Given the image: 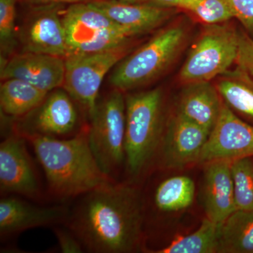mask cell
Listing matches in <instances>:
<instances>
[{
  "mask_svg": "<svg viewBox=\"0 0 253 253\" xmlns=\"http://www.w3.org/2000/svg\"><path fill=\"white\" fill-rule=\"evenodd\" d=\"M144 221L140 191L115 181L80 196L65 225L87 252L129 253L141 249Z\"/></svg>",
  "mask_w": 253,
  "mask_h": 253,
  "instance_id": "1",
  "label": "cell"
},
{
  "mask_svg": "<svg viewBox=\"0 0 253 253\" xmlns=\"http://www.w3.org/2000/svg\"><path fill=\"white\" fill-rule=\"evenodd\" d=\"M88 128L66 139L23 136L44 170L51 197L76 199L116 181L106 175L96 162L89 146Z\"/></svg>",
  "mask_w": 253,
  "mask_h": 253,
  "instance_id": "2",
  "label": "cell"
},
{
  "mask_svg": "<svg viewBox=\"0 0 253 253\" xmlns=\"http://www.w3.org/2000/svg\"><path fill=\"white\" fill-rule=\"evenodd\" d=\"M126 172L137 180L158 154L163 133V91L159 88L129 95L126 99Z\"/></svg>",
  "mask_w": 253,
  "mask_h": 253,
  "instance_id": "3",
  "label": "cell"
},
{
  "mask_svg": "<svg viewBox=\"0 0 253 253\" xmlns=\"http://www.w3.org/2000/svg\"><path fill=\"white\" fill-rule=\"evenodd\" d=\"M186 39L184 28L173 26L160 31L136 51L123 58L111 73L115 89L129 90L149 84L174 62Z\"/></svg>",
  "mask_w": 253,
  "mask_h": 253,
  "instance_id": "4",
  "label": "cell"
},
{
  "mask_svg": "<svg viewBox=\"0 0 253 253\" xmlns=\"http://www.w3.org/2000/svg\"><path fill=\"white\" fill-rule=\"evenodd\" d=\"M126 104L122 91L113 89L100 101L90 118L88 139L101 170L116 181L126 162Z\"/></svg>",
  "mask_w": 253,
  "mask_h": 253,
  "instance_id": "5",
  "label": "cell"
},
{
  "mask_svg": "<svg viewBox=\"0 0 253 253\" xmlns=\"http://www.w3.org/2000/svg\"><path fill=\"white\" fill-rule=\"evenodd\" d=\"M68 56L94 54L126 44L136 36L89 2L72 4L62 18ZM67 56V57H68Z\"/></svg>",
  "mask_w": 253,
  "mask_h": 253,
  "instance_id": "6",
  "label": "cell"
},
{
  "mask_svg": "<svg viewBox=\"0 0 253 253\" xmlns=\"http://www.w3.org/2000/svg\"><path fill=\"white\" fill-rule=\"evenodd\" d=\"M238 41L239 32L234 28L221 23L208 24L181 68V83L211 82L224 74L235 63Z\"/></svg>",
  "mask_w": 253,
  "mask_h": 253,
  "instance_id": "7",
  "label": "cell"
},
{
  "mask_svg": "<svg viewBox=\"0 0 253 253\" xmlns=\"http://www.w3.org/2000/svg\"><path fill=\"white\" fill-rule=\"evenodd\" d=\"M126 44L114 49L76 55L65 59L63 87L91 118L97 104L98 94L106 75L126 56Z\"/></svg>",
  "mask_w": 253,
  "mask_h": 253,
  "instance_id": "8",
  "label": "cell"
},
{
  "mask_svg": "<svg viewBox=\"0 0 253 253\" xmlns=\"http://www.w3.org/2000/svg\"><path fill=\"white\" fill-rule=\"evenodd\" d=\"M23 136L12 133L0 144V191L39 201L43 199L36 166Z\"/></svg>",
  "mask_w": 253,
  "mask_h": 253,
  "instance_id": "9",
  "label": "cell"
},
{
  "mask_svg": "<svg viewBox=\"0 0 253 253\" xmlns=\"http://www.w3.org/2000/svg\"><path fill=\"white\" fill-rule=\"evenodd\" d=\"M74 101L66 90L51 91L40 106L24 116L22 126L16 128L14 132L22 136L58 139L76 135L79 116Z\"/></svg>",
  "mask_w": 253,
  "mask_h": 253,
  "instance_id": "10",
  "label": "cell"
},
{
  "mask_svg": "<svg viewBox=\"0 0 253 253\" xmlns=\"http://www.w3.org/2000/svg\"><path fill=\"white\" fill-rule=\"evenodd\" d=\"M253 156V126L240 119L224 103L199 162L232 161Z\"/></svg>",
  "mask_w": 253,
  "mask_h": 253,
  "instance_id": "11",
  "label": "cell"
},
{
  "mask_svg": "<svg viewBox=\"0 0 253 253\" xmlns=\"http://www.w3.org/2000/svg\"><path fill=\"white\" fill-rule=\"evenodd\" d=\"M71 208L66 205L36 206L16 197L0 200V235L8 237L34 228L65 224Z\"/></svg>",
  "mask_w": 253,
  "mask_h": 253,
  "instance_id": "12",
  "label": "cell"
},
{
  "mask_svg": "<svg viewBox=\"0 0 253 253\" xmlns=\"http://www.w3.org/2000/svg\"><path fill=\"white\" fill-rule=\"evenodd\" d=\"M210 132L176 113L163 133L158 154L166 168H183L199 162Z\"/></svg>",
  "mask_w": 253,
  "mask_h": 253,
  "instance_id": "13",
  "label": "cell"
},
{
  "mask_svg": "<svg viewBox=\"0 0 253 253\" xmlns=\"http://www.w3.org/2000/svg\"><path fill=\"white\" fill-rule=\"evenodd\" d=\"M65 71L64 58L26 51L4 63L1 78L22 80L49 93L63 85Z\"/></svg>",
  "mask_w": 253,
  "mask_h": 253,
  "instance_id": "14",
  "label": "cell"
},
{
  "mask_svg": "<svg viewBox=\"0 0 253 253\" xmlns=\"http://www.w3.org/2000/svg\"><path fill=\"white\" fill-rule=\"evenodd\" d=\"M230 161L206 163L204 202L208 219L217 224L225 221L236 210Z\"/></svg>",
  "mask_w": 253,
  "mask_h": 253,
  "instance_id": "15",
  "label": "cell"
},
{
  "mask_svg": "<svg viewBox=\"0 0 253 253\" xmlns=\"http://www.w3.org/2000/svg\"><path fill=\"white\" fill-rule=\"evenodd\" d=\"M26 51L66 59L68 50L66 31L57 10H42L30 20L24 33Z\"/></svg>",
  "mask_w": 253,
  "mask_h": 253,
  "instance_id": "16",
  "label": "cell"
},
{
  "mask_svg": "<svg viewBox=\"0 0 253 253\" xmlns=\"http://www.w3.org/2000/svg\"><path fill=\"white\" fill-rule=\"evenodd\" d=\"M91 4L136 36L158 28L170 16V11L156 4L98 0Z\"/></svg>",
  "mask_w": 253,
  "mask_h": 253,
  "instance_id": "17",
  "label": "cell"
},
{
  "mask_svg": "<svg viewBox=\"0 0 253 253\" xmlns=\"http://www.w3.org/2000/svg\"><path fill=\"white\" fill-rule=\"evenodd\" d=\"M185 85L177 113L211 133L220 114L223 104L220 94L211 82H197Z\"/></svg>",
  "mask_w": 253,
  "mask_h": 253,
  "instance_id": "18",
  "label": "cell"
},
{
  "mask_svg": "<svg viewBox=\"0 0 253 253\" xmlns=\"http://www.w3.org/2000/svg\"><path fill=\"white\" fill-rule=\"evenodd\" d=\"M48 94L22 80H4L0 86L1 111L11 117H24L40 106Z\"/></svg>",
  "mask_w": 253,
  "mask_h": 253,
  "instance_id": "19",
  "label": "cell"
},
{
  "mask_svg": "<svg viewBox=\"0 0 253 253\" xmlns=\"http://www.w3.org/2000/svg\"><path fill=\"white\" fill-rule=\"evenodd\" d=\"M217 253H253V211L236 210L219 224Z\"/></svg>",
  "mask_w": 253,
  "mask_h": 253,
  "instance_id": "20",
  "label": "cell"
},
{
  "mask_svg": "<svg viewBox=\"0 0 253 253\" xmlns=\"http://www.w3.org/2000/svg\"><path fill=\"white\" fill-rule=\"evenodd\" d=\"M217 88L221 97L232 111L253 121V78L236 67L220 76Z\"/></svg>",
  "mask_w": 253,
  "mask_h": 253,
  "instance_id": "21",
  "label": "cell"
},
{
  "mask_svg": "<svg viewBox=\"0 0 253 253\" xmlns=\"http://www.w3.org/2000/svg\"><path fill=\"white\" fill-rule=\"evenodd\" d=\"M196 186L186 176H175L162 181L154 194L155 208L161 212H175L189 207L194 201Z\"/></svg>",
  "mask_w": 253,
  "mask_h": 253,
  "instance_id": "22",
  "label": "cell"
},
{
  "mask_svg": "<svg viewBox=\"0 0 253 253\" xmlns=\"http://www.w3.org/2000/svg\"><path fill=\"white\" fill-rule=\"evenodd\" d=\"M219 224L207 217L199 229L189 235L173 241L155 253H217Z\"/></svg>",
  "mask_w": 253,
  "mask_h": 253,
  "instance_id": "23",
  "label": "cell"
},
{
  "mask_svg": "<svg viewBox=\"0 0 253 253\" xmlns=\"http://www.w3.org/2000/svg\"><path fill=\"white\" fill-rule=\"evenodd\" d=\"M237 210L253 211V156L231 163Z\"/></svg>",
  "mask_w": 253,
  "mask_h": 253,
  "instance_id": "24",
  "label": "cell"
},
{
  "mask_svg": "<svg viewBox=\"0 0 253 253\" xmlns=\"http://www.w3.org/2000/svg\"><path fill=\"white\" fill-rule=\"evenodd\" d=\"M179 8L191 11L207 24L222 23L233 18L225 0H184Z\"/></svg>",
  "mask_w": 253,
  "mask_h": 253,
  "instance_id": "25",
  "label": "cell"
},
{
  "mask_svg": "<svg viewBox=\"0 0 253 253\" xmlns=\"http://www.w3.org/2000/svg\"><path fill=\"white\" fill-rule=\"evenodd\" d=\"M15 3V0H0V41L4 49H9L14 41Z\"/></svg>",
  "mask_w": 253,
  "mask_h": 253,
  "instance_id": "26",
  "label": "cell"
},
{
  "mask_svg": "<svg viewBox=\"0 0 253 253\" xmlns=\"http://www.w3.org/2000/svg\"><path fill=\"white\" fill-rule=\"evenodd\" d=\"M235 63L237 67L244 70L253 78V40L244 32H239Z\"/></svg>",
  "mask_w": 253,
  "mask_h": 253,
  "instance_id": "27",
  "label": "cell"
},
{
  "mask_svg": "<svg viewBox=\"0 0 253 253\" xmlns=\"http://www.w3.org/2000/svg\"><path fill=\"white\" fill-rule=\"evenodd\" d=\"M61 225L63 224H59L52 227L61 252L63 253H84V247L77 236L75 235L74 233L65 224V227H63Z\"/></svg>",
  "mask_w": 253,
  "mask_h": 253,
  "instance_id": "28",
  "label": "cell"
},
{
  "mask_svg": "<svg viewBox=\"0 0 253 253\" xmlns=\"http://www.w3.org/2000/svg\"><path fill=\"white\" fill-rule=\"evenodd\" d=\"M233 18H237L251 34H253V0H225Z\"/></svg>",
  "mask_w": 253,
  "mask_h": 253,
  "instance_id": "29",
  "label": "cell"
},
{
  "mask_svg": "<svg viewBox=\"0 0 253 253\" xmlns=\"http://www.w3.org/2000/svg\"><path fill=\"white\" fill-rule=\"evenodd\" d=\"M154 3V4L161 6H174L180 7L184 0H149Z\"/></svg>",
  "mask_w": 253,
  "mask_h": 253,
  "instance_id": "30",
  "label": "cell"
},
{
  "mask_svg": "<svg viewBox=\"0 0 253 253\" xmlns=\"http://www.w3.org/2000/svg\"><path fill=\"white\" fill-rule=\"evenodd\" d=\"M36 2L42 3H71V4H77V3L86 2L89 0H31Z\"/></svg>",
  "mask_w": 253,
  "mask_h": 253,
  "instance_id": "31",
  "label": "cell"
},
{
  "mask_svg": "<svg viewBox=\"0 0 253 253\" xmlns=\"http://www.w3.org/2000/svg\"><path fill=\"white\" fill-rule=\"evenodd\" d=\"M111 1V0H110ZM115 1H127V2H138L141 0H115Z\"/></svg>",
  "mask_w": 253,
  "mask_h": 253,
  "instance_id": "32",
  "label": "cell"
}]
</instances>
